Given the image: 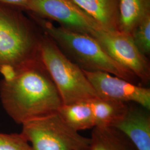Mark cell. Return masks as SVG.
I'll use <instances>...</instances> for the list:
<instances>
[{
	"mask_svg": "<svg viewBox=\"0 0 150 150\" xmlns=\"http://www.w3.org/2000/svg\"><path fill=\"white\" fill-rule=\"evenodd\" d=\"M31 16L43 33L82 70L107 72L132 83L137 79L130 71L113 59L90 35L56 26L46 20L32 14Z\"/></svg>",
	"mask_w": 150,
	"mask_h": 150,
	"instance_id": "3957f363",
	"label": "cell"
},
{
	"mask_svg": "<svg viewBox=\"0 0 150 150\" xmlns=\"http://www.w3.org/2000/svg\"><path fill=\"white\" fill-rule=\"evenodd\" d=\"M150 15V0H119L118 30L131 36L134 28Z\"/></svg>",
	"mask_w": 150,
	"mask_h": 150,
	"instance_id": "8fae6325",
	"label": "cell"
},
{
	"mask_svg": "<svg viewBox=\"0 0 150 150\" xmlns=\"http://www.w3.org/2000/svg\"><path fill=\"white\" fill-rule=\"evenodd\" d=\"M0 150H33L21 133L0 132Z\"/></svg>",
	"mask_w": 150,
	"mask_h": 150,
	"instance_id": "2e32d148",
	"label": "cell"
},
{
	"mask_svg": "<svg viewBox=\"0 0 150 150\" xmlns=\"http://www.w3.org/2000/svg\"><path fill=\"white\" fill-rule=\"evenodd\" d=\"M103 29L118 31L119 0H71Z\"/></svg>",
	"mask_w": 150,
	"mask_h": 150,
	"instance_id": "30bf717a",
	"label": "cell"
},
{
	"mask_svg": "<svg viewBox=\"0 0 150 150\" xmlns=\"http://www.w3.org/2000/svg\"><path fill=\"white\" fill-rule=\"evenodd\" d=\"M89 102L95 127H112L123 117L128 107V103L100 98L89 101Z\"/></svg>",
	"mask_w": 150,
	"mask_h": 150,
	"instance_id": "4fadbf2b",
	"label": "cell"
},
{
	"mask_svg": "<svg viewBox=\"0 0 150 150\" xmlns=\"http://www.w3.org/2000/svg\"><path fill=\"white\" fill-rule=\"evenodd\" d=\"M57 112L66 123L78 132L95 127L94 118L89 101L63 104Z\"/></svg>",
	"mask_w": 150,
	"mask_h": 150,
	"instance_id": "5bb4252c",
	"label": "cell"
},
{
	"mask_svg": "<svg viewBox=\"0 0 150 150\" xmlns=\"http://www.w3.org/2000/svg\"><path fill=\"white\" fill-rule=\"evenodd\" d=\"M112 127L122 133L136 150H150L149 110L136 103H128L123 117Z\"/></svg>",
	"mask_w": 150,
	"mask_h": 150,
	"instance_id": "9c48e42d",
	"label": "cell"
},
{
	"mask_svg": "<svg viewBox=\"0 0 150 150\" xmlns=\"http://www.w3.org/2000/svg\"><path fill=\"white\" fill-rule=\"evenodd\" d=\"M131 36L139 51L147 57L150 53V15L141 21Z\"/></svg>",
	"mask_w": 150,
	"mask_h": 150,
	"instance_id": "9a60e30c",
	"label": "cell"
},
{
	"mask_svg": "<svg viewBox=\"0 0 150 150\" xmlns=\"http://www.w3.org/2000/svg\"><path fill=\"white\" fill-rule=\"evenodd\" d=\"M21 125V133L33 150H89L90 138L72 129L57 112Z\"/></svg>",
	"mask_w": 150,
	"mask_h": 150,
	"instance_id": "5b68a950",
	"label": "cell"
},
{
	"mask_svg": "<svg viewBox=\"0 0 150 150\" xmlns=\"http://www.w3.org/2000/svg\"><path fill=\"white\" fill-rule=\"evenodd\" d=\"M39 52L40 59L59 91L63 104L99 98L83 71L45 33L41 38Z\"/></svg>",
	"mask_w": 150,
	"mask_h": 150,
	"instance_id": "277c9868",
	"label": "cell"
},
{
	"mask_svg": "<svg viewBox=\"0 0 150 150\" xmlns=\"http://www.w3.org/2000/svg\"><path fill=\"white\" fill-rule=\"evenodd\" d=\"M32 0H0V4L24 10Z\"/></svg>",
	"mask_w": 150,
	"mask_h": 150,
	"instance_id": "e0dca14e",
	"label": "cell"
},
{
	"mask_svg": "<svg viewBox=\"0 0 150 150\" xmlns=\"http://www.w3.org/2000/svg\"><path fill=\"white\" fill-rule=\"evenodd\" d=\"M90 138L89 150H137L122 133L112 127H95Z\"/></svg>",
	"mask_w": 150,
	"mask_h": 150,
	"instance_id": "7c38bea8",
	"label": "cell"
},
{
	"mask_svg": "<svg viewBox=\"0 0 150 150\" xmlns=\"http://www.w3.org/2000/svg\"><path fill=\"white\" fill-rule=\"evenodd\" d=\"M90 36L113 59L130 71L142 83L147 84L150 82L148 58L139 51L130 35L99 28Z\"/></svg>",
	"mask_w": 150,
	"mask_h": 150,
	"instance_id": "8992f818",
	"label": "cell"
},
{
	"mask_svg": "<svg viewBox=\"0 0 150 150\" xmlns=\"http://www.w3.org/2000/svg\"><path fill=\"white\" fill-rule=\"evenodd\" d=\"M0 100L16 123L57 112L63 105L59 92L41 59L0 81Z\"/></svg>",
	"mask_w": 150,
	"mask_h": 150,
	"instance_id": "6da1fadb",
	"label": "cell"
},
{
	"mask_svg": "<svg viewBox=\"0 0 150 150\" xmlns=\"http://www.w3.org/2000/svg\"><path fill=\"white\" fill-rule=\"evenodd\" d=\"M83 71L100 98L136 103L150 110L149 88L135 85L107 72Z\"/></svg>",
	"mask_w": 150,
	"mask_h": 150,
	"instance_id": "ba28073f",
	"label": "cell"
},
{
	"mask_svg": "<svg viewBox=\"0 0 150 150\" xmlns=\"http://www.w3.org/2000/svg\"><path fill=\"white\" fill-rule=\"evenodd\" d=\"M43 33L22 10L0 4V74L9 78L40 59Z\"/></svg>",
	"mask_w": 150,
	"mask_h": 150,
	"instance_id": "7a4b0ae2",
	"label": "cell"
},
{
	"mask_svg": "<svg viewBox=\"0 0 150 150\" xmlns=\"http://www.w3.org/2000/svg\"><path fill=\"white\" fill-rule=\"evenodd\" d=\"M24 10L43 19L57 22L60 26L73 31L88 35L101 28L71 0H32Z\"/></svg>",
	"mask_w": 150,
	"mask_h": 150,
	"instance_id": "52a82bcc",
	"label": "cell"
}]
</instances>
